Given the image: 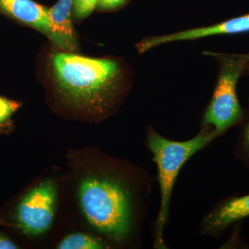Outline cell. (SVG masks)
<instances>
[{
  "instance_id": "6da1fadb",
  "label": "cell",
  "mask_w": 249,
  "mask_h": 249,
  "mask_svg": "<svg viewBox=\"0 0 249 249\" xmlns=\"http://www.w3.org/2000/svg\"><path fill=\"white\" fill-rule=\"evenodd\" d=\"M55 83L60 93L77 107L101 111L109 103L119 74L117 62L71 53L52 58Z\"/></svg>"
},
{
  "instance_id": "7a4b0ae2",
  "label": "cell",
  "mask_w": 249,
  "mask_h": 249,
  "mask_svg": "<svg viewBox=\"0 0 249 249\" xmlns=\"http://www.w3.org/2000/svg\"><path fill=\"white\" fill-rule=\"evenodd\" d=\"M79 199L85 217L95 229L116 240L127 237L132 227V201L122 183L110 178H85Z\"/></svg>"
},
{
  "instance_id": "3957f363",
  "label": "cell",
  "mask_w": 249,
  "mask_h": 249,
  "mask_svg": "<svg viewBox=\"0 0 249 249\" xmlns=\"http://www.w3.org/2000/svg\"><path fill=\"white\" fill-rule=\"evenodd\" d=\"M216 137L213 129H206L189 140L175 142L165 138L155 131L149 132L147 142L158 170L160 193V211L155 223L156 248H165L163 231L169 214L174 185L180 170L192 156L209 145Z\"/></svg>"
},
{
  "instance_id": "277c9868",
  "label": "cell",
  "mask_w": 249,
  "mask_h": 249,
  "mask_svg": "<svg viewBox=\"0 0 249 249\" xmlns=\"http://www.w3.org/2000/svg\"><path fill=\"white\" fill-rule=\"evenodd\" d=\"M221 70L217 86L204 117V124L213 127L219 136L235 125L242 118V108L237 96V84L249 62L246 55L220 56Z\"/></svg>"
},
{
  "instance_id": "5b68a950",
  "label": "cell",
  "mask_w": 249,
  "mask_h": 249,
  "mask_svg": "<svg viewBox=\"0 0 249 249\" xmlns=\"http://www.w3.org/2000/svg\"><path fill=\"white\" fill-rule=\"evenodd\" d=\"M57 187L47 180L28 192L18 205V227L28 235H39L48 230L55 213Z\"/></svg>"
},
{
  "instance_id": "8992f818",
  "label": "cell",
  "mask_w": 249,
  "mask_h": 249,
  "mask_svg": "<svg viewBox=\"0 0 249 249\" xmlns=\"http://www.w3.org/2000/svg\"><path fill=\"white\" fill-rule=\"evenodd\" d=\"M249 31V14H247L210 27L188 29L175 34L150 37L139 44L138 50L141 53H143L157 46L170 42L196 40L213 36L232 35Z\"/></svg>"
},
{
  "instance_id": "52a82bcc",
  "label": "cell",
  "mask_w": 249,
  "mask_h": 249,
  "mask_svg": "<svg viewBox=\"0 0 249 249\" xmlns=\"http://www.w3.org/2000/svg\"><path fill=\"white\" fill-rule=\"evenodd\" d=\"M72 6L73 0H59L48 9L47 37L55 45L70 52L77 49L76 36L71 22Z\"/></svg>"
},
{
  "instance_id": "ba28073f",
  "label": "cell",
  "mask_w": 249,
  "mask_h": 249,
  "mask_svg": "<svg viewBox=\"0 0 249 249\" xmlns=\"http://www.w3.org/2000/svg\"><path fill=\"white\" fill-rule=\"evenodd\" d=\"M249 217V194L229 198L214 208L204 217L202 231L216 234L223 231L234 223Z\"/></svg>"
},
{
  "instance_id": "9c48e42d",
  "label": "cell",
  "mask_w": 249,
  "mask_h": 249,
  "mask_svg": "<svg viewBox=\"0 0 249 249\" xmlns=\"http://www.w3.org/2000/svg\"><path fill=\"white\" fill-rule=\"evenodd\" d=\"M0 9L47 36L48 9L32 0H0Z\"/></svg>"
},
{
  "instance_id": "30bf717a",
  "label": "cell",
  "mask_w": 249,
  "mask_h": 249,
  "mask_svg": "<svg viewBox=\"0 0 249 249\" xmlns=\"http://www.w3.org/2000/svg\"><path fill=\"white\" fill-rule=\"evenodd\" d=\"M101 241L83 233H75L67 236L59 244L60 249H104Z\"/></svg>"
},
{
  "instance_id": "8fae6325",
  "label": "cell",
  "mask_w": 249,
  "mask_h": 249,
  "mask_svg": "<svg viewBox=\"0 0 249 249\" xmlns=\"http://www.w3.org/2000/svg\"><path fill=\"white\" fill-rule=\"evenodd\" d=\"M98 0H73V15L77 19L88 17L98 6Z\"/></svg>"
},
{
  "instance_id": "7c38bea8",
  "label": "cell",
  "mask_w": 249,
  "mask_h": 249,
  "mask_svg": "<svg viewBox=\"0 0 249 249\" xmlns=\"http://www.w3.org/2000/svg\"><path fill=\"white\" fill-rule=\"evenodd\" d=\"M21 104L0 96V124L5 122L19 109Z\"/></svg>"
},
{
  "instance_id": "4fadbf2b",
  "label": "cell",
  "mask_w": 249,
  "mask_h": 249,
  "mask_svg": "<svg viewBox=\"0 0 249 249\" xmlns=\"http://www.w3.org/2000/svg\"><path fill=\"white\" fill-rule=\"evenodd\" d=\"M127 0H98V7L103 10L116 9L124 4Z\"/></svg>"
},
{
  "instance_id": "5bb4252c",
  "label": "cell",
  "mask_w": 249,
  "mask_h": 249,
  "mask_svg": "<svg viewBox=\"0 0 249 249\" xmlns=\"http://www.w3.org/2000/svg\"><path fill=\"white\" fill-rule=\"evenodd\" d=\"M18 249L17 246L14 242H11L9 239L0 235V249Z\"/></svg>"
},
{
  "instance_id": "9a60e30c",
  "label": "cell",
  "mask_w": 249,
  "mask_h": 249,
  "mask_svg": "<svg viewBox=\"0 0 249 249\" xmlns=\"http://www.w3.org/2000/svg\"><path fill=\"white\" fill-rule=\"evenodd\" d=\"M242 143H243V147L245 149V152L249 156V121L247 127H246L245 133H244Z\"/></svg>"
},
{
  "instance_id": "2e32d148",
  "label": "cell",
  "mask_w": 249,
  "mask_h": 249,
  "mask_svg": "<svg viewBox=\"0 0 249 249\" xmlns=\"http://www.w3.org/2000/svg\"><path fill=\"white\" fill-rule=\"evenodd\" d=\"M0 225H6V224L2 221L0 220Z\"/></svg>"
}]
</instances>
